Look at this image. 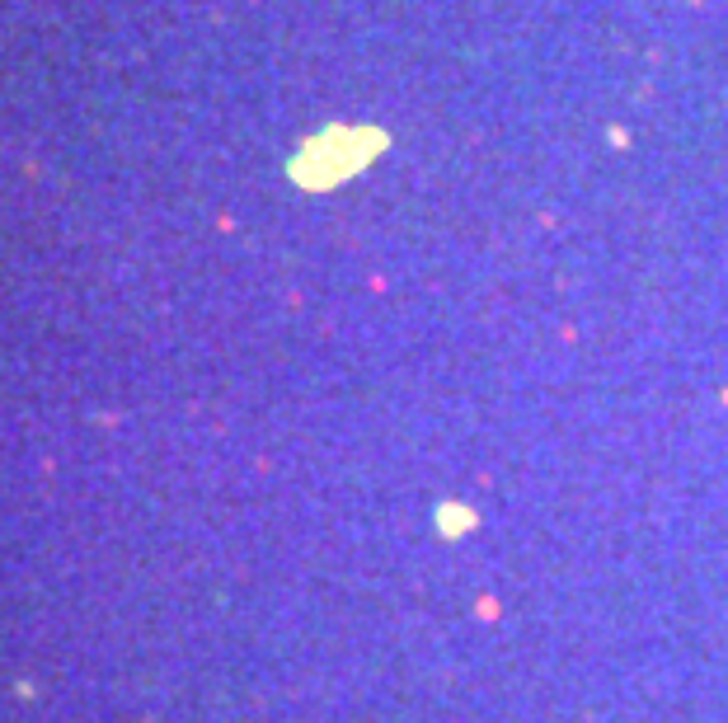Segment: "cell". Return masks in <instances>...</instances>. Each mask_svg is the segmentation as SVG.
I'll use <instances>...</instances> for the list:
<instances>
[{"label": "cell", "mask_w": 728, "mask_h": 723, "mask_svg": "<svg viewBox=\"0 0 728 723\" xmlns=\"http://www.w3.org/2000/svg\"><path fill=\"white\" fill-rule=\"evenodd\" d=\"M376 151H381V137H376V132H348V127H339V132H329V137L310 141L292 170L301 184L329 188V184H339L343 174L362 170Z\"/></svg>", "instance_id": "6da1fadb"}]
</instances>
